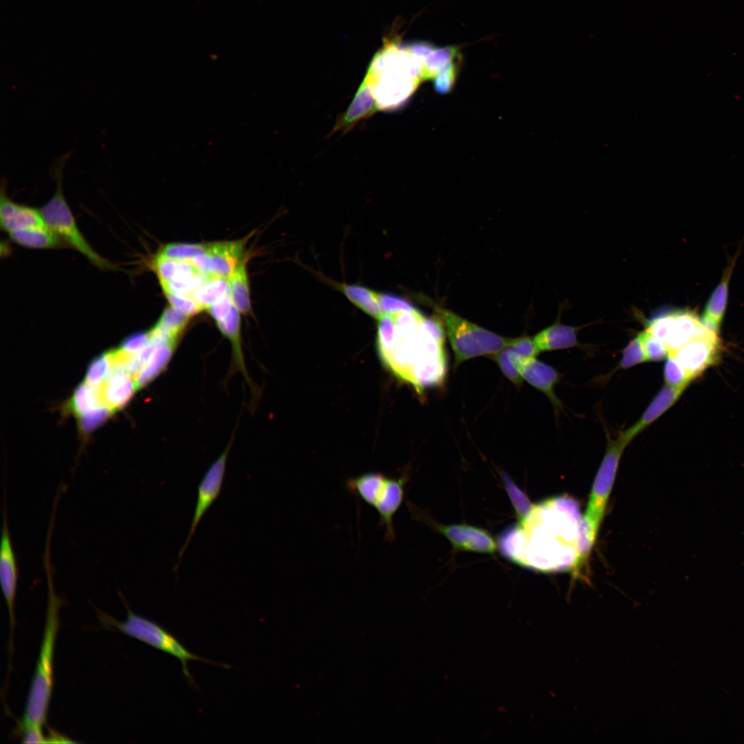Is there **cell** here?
I'll return each instance as SVG.
<instances>
[{"label":"cell","instance_id":"6da1fadb","mask_svg":"<svg viewBox=\"0 0 744 744\" xmlns=\"http://www.w3.org/2000/svg\"><path fill=\"white\" fill-rule=\"evenodd\" d=\"M581 519L578 502L555 497L533 505L516 525L499 539L502 555L535 570L550 572L576 570L577 537Z\"/></svg>","mask_w":744,"mask_h":744},{"label":"cell","instance_id":"7a4b0ae2","mask_svg":"<svg viewBox=\"0 0 744 744\" xmlns=\"http://www.w3.org/2000/svg\"><path fill=\"white\" fill-rule=\"evenodd\" d=\"M417 309L386 313L378 319L377 344L380 358L399 378L417 391L438 386L445 379V339L433 335Z\"/></svg>","mask_w":744,"mask_h":744},{"label":"cell","instance_id":"3957f363","mask_svg":"<svg viewBox=\"0 0 744 744\" xmlns=\"http://www.w3.org/2000/svg\"><path fill=\"white\" fill-rule=\"evenodd\" d=\"M424 59L397 41H386L374 56L364 81L373 93L376 108L394 110L402 106L423 81Z\"/></svg>","mask_w":744,"mask_h":744},{"label":"cell","instance_id":"277c9868","mask_svg":"<svg viewBox=\"0 0 744 744\" xmlns=\"http://www.w3.org/2000/svg\"><path fill=\"white\" fill-rule=\"evenodd\" d=\"M43 564L48 581V606L43 639L30 688L22 727L45 725L53 685V656L59 627V610L63 600L54 590L50 550H46Z\"/></svg>","mask_w":744,"mask_h":744},{"label":"cell","instance_id":"5b68a950","mask_svg":"<svg viewBox=\"0 0 744 744\" xmlns=\"http://www.w3.org/2000/svg\"><path fill=\"white\" fill-rule=\"evenodd\" d=\"M70 151L57 158L50 168L56 189L40 211L47 226L66 245L84 256L101 269H111L114 265L99 254L87 241L79 229L63 192V169L70 157Z\"/></svg>","mask_w":744,"mask_h":744},{"label":"cell","instance_id":"8992f818","mask_svg":"<svg viewBox=\"0 0 744 744\" xmlns=\"http://www.w3.org/2000/svg\"><path fill=\"white\" fill-rule=\"evenodd\" d=\"M407 477H388L380 473H363L345 483L346 489L373 508L379 515V525L384 530V539L395 538L393 518L404 499Z\"/></svg>","mask_w":744,"mask_h":744},{"label":"cell","instance_id":"52a82bcc","mask_svg":"<svg viewBox=\"0 0 744 744\" xmlns=\"http://www.w3.org/2000/svg\"><path fill=\"white\" fill-rule=\"evenodd\" d=\"M99 617L103 623L115 630L142 641L160 651L170 654L178 659L182 666L183 674L189 684L194 688H198L190 674L188 663L190 661H198L204 663L218 665L226 668L230 666L203 658L189 652L172 633L156 623L134 614L127 607V619L118 621L102 612Z\"/></svg>","mask_w":744,"mask_h":744},{"label":"cell","instance_id":"ba28073f","mask_svg":"<svg viewBox=\"0 0 744 744\" xmlns=\"http://www.w3.org/2000/svg\"><path fill=\"white\" fill-rule=\"evenodd\" d=\"M455 355V365L482 355H495L509 346L514 338L497 335L472 323L453 312L437 308Z\"/></svg>","mask_w":744,"mask_h":744},{"label":"cell","instance_id":"9c48e42d","mask_svg":"<svg viewBox=\"0 0 744 744\" xmlns=\"http://www.w3.org/2000/svg\"><path fill=\"white\" fill-rule=\"evenodd\" d=\"M627 445L619 438H608L606 453L595 477L586 512L579 532L583 537L596 540L612 491L621 457Z\"/></svg>","mask_w":744,"mask_h":744},{"label":"cell","instance_id":"30bf717a","mask_svg":"<svg viewBox=\"0 0 744 744\" xmlns=\"http://www.w3.org/2000/svg\"><path fill=\"white\" fill-rule=\"evenodd\" d=\"M646 329L665 346L669 355L694 338L718 335L704 326L695 313L686 309L657 314L648 322Z\"/></svg>","mask_w":744,"mask_h":744},{"label":"cell","instance_id":"8fae6325","mask_svg":"<svg viewBox=\"0 0 744 744\" xmlns=\"http://www.w3.org/2000/svg\"><path fill=\"white\" fill-rule=\"evenodd\" d=\"M230 443L222 454L211 464L198 486L197 500L189 533L178 555L174 568L177 572L181 559L187 548L196 528L206 511L219 496L225 475Z\"/></svg>","mask_w":744,"mask_h":744},{"label":"cell","instance_id":"7c38bea8","mask_svg":"<svg viewBox=\"0 0 744 744\" xmlns=\"http://www.w3.org/2000/svg\"><path fill=\"white\" fill-rule=\"evenodd\" d=\"M245 244L243 239L208 243L206 252L192 262L205 276L229 278L242 259Z\"/></svg>","mask_w":744,"mask_h":744},{"label":"cell","instance_id":"4fadbf2b","mask_svg":"<svg viewBox=\"0 0 744 744\" xmlns=\"http://www.w3.org/2000/svg\"><path fill=\"white\" fill-rule=\"evenodd\" d=\"M17 581V562L10 535L7 510L4 506L0 548V581L10 618V651L12 650V634L15 625L14 603Z\"/></svg>","mask_w":744,"mask_h":744},{"label":"cell","instance_id":"5bb4252c","mask_svg":"<svg viewBox=\"0 0 744 744\" xmlns=\"http://www.w3.org/2000/svg\"><path fill=\"white\" fill-rule=\"evenodd\" d=\"M721 352L719 336L694 338L679 348L673 354L688 376L692 381L706 369L716 363Z\"/></svg>","mask_w":744,"mask_h":744},{"label":"cell","instance_id":"9a60e30c","mask_svg":"<svg viewBox=\"0 0 744 744\" xmlns=\"http://www.w3.org/2000/svg\"><path fill=\"white\" fill-rule=\"evenodd\" d=\"M0 225L8 234L19 230L47 225L40 209L14 201L7 192L3 178L0 191Z\"/></svg>","mask_w":744,"mask_h":744},{"label":"cell","instance_id":"2e32d148","mask_svg":"<svg viewBox=\"0 0 744 744\" xmlns=\"http://www.w3.org/2000/svg\"><path fill=\"white\" fill-rule=\"evenodd\" d=\"M433 525L457 550L493 554L497 549V543L494 539L486 530L479 528L464 524Z\"/></svg>","mask_w":744,"mask_h":744},{"label":"cell","instance_id":"e0dca14e","mask_svg":"<svg viewBox=\"0 0 744 744\" xmlns=\"http://www.w3.org/2000/svg\"><path fill=\"white\" fill-rule=\"evenodd\" d=\"M99 388L103 404L114 411L123 407L138 389L134 378L123 366L117 364H112Z\"/></svg>","mask_w":744,"mask_h":744},{"label":"cell","instance_id":"ac0fdd59","mask_svg":"<svg viewBox=\"0 0 744 744\" xmlns=\"http://www.w3.org/2000/svg\"><path fill=\"white\" fill-rule=\"evenodd\" d=\"M684 390L665 384L654 396L638 421L623 432L619 439L628 445L634 437L669 409Z\"/></svg>","mask_w":744,"mask_h":744},{"label":"cell","instance_id":"d6986e66","mask_svg":"<svg viewBox=\"0 0 744 744\" xmlns=\"http://www.w3.org/2000/svg\"><path fill=\"white\" fill-rule=\"evenodd\" d=\"M519 371L523 380L544 393L557 411L561 409V402L555 393V386L561 378L557 371L533 358L526 360Z\"/></svg>","mask_w":744,"mask_h":744},{"label":"cell","instance_id":"ffe728a7","mask_svg":"<svg viewBox=\"0 0 744 744\" xmlns=\"http://www.w3.org/2000/svg\"><path fill=\"white\" fill-rule=\"evenodd\" d=\"M732 260L725 271L721 280L708 300L701 317V322L709 329L718 333L727 305L728 285L735 265Z\"/></svg>","mask_w":744,"mask_h":744},{"label":"cell","instance_id":"44dd1931","mask_svg":"<svg viewBox=\"0 0 744 744\" xmlns=\"http://www.w3.org/2000/svg\"><path fill=\"white\" fill-rule=\"evenodd\" d=\"M578 330V327L555 322L539 331L533 340L540 351L572 348L579 344Z\"/></svg>","mask_w":744,"mask_h":744},{"label":"cell","instance_id":"7402d4cb","mask_svg":"<svg viewBox=\"0 0 744 744\" xmlns=\"http://www.w3.org/2000/svg\"><path fill=\"white\" fill-rule=\"evenodd\" d=\"M240 312L234 306L230 312L224 318L216 321L220 331L231 342L232 348L233 364L244 375L247 382L252 386L247 373L241 345L240 336Z\"/></svg>","mask_w":744,"mask_h":744},{"label":"cell","instance_id":"603a6c76","mask_svg":"<svg viewBox=\"0 0 744 744\" xmlns=\"http://www.w3.org/2000/svg\"><path fill=\"white\" fill-rule=\"evenodd\" d=\"M376 109L371 90L363 81L347 111L338 122L333 131L340 129L347 131L361 119L372 115Z\"/></svg>","mask_w":744,"mask_h":744},{"label":"cell","instance_id":"cb8c5ba5","mask_svg":"<svg viewBox=\"0 0 744 744\" xmlns=\"http://www.w3.org/2000/svg\"><path fill=\"white\" fill-rule=\"evenodd\" d=\"M177 344L176 341L166 340L158 346L147 362L134 378L138 389L148 384L165 369Z\"/></svg>","mask_w":744,"mask_h":744},{"label":"cell","instance_id":"d4e9b609","mask_svg":"<svg viewBox=\"0 0 744 744\" xmlns=\"http://www.w3.org/2000/svg\"><path fill=\"white\" fill-rule=\"evenodd\" d=\"M8 235L14 242L29 249H45L66 246L47 225L19 230Z\"/></svg>","mask_w":744,"mask_h":744},{"label":"cell","instance_id":"484cf974","mask_svg":"<svg viewBox=\"0 0 744 744\" xmlns=\"http://www.w3.org/2000/svg\"><path fill=\"white\" fill-rule=\"evenodd\" d=\"M247 260V258H242L228 278L232 303L240 313L244 314L251 311Z\"/></svg>","mask_w":744,"mask_h":744},{"label":"cell","instance_id":"4316f807","mask_svg":"<svg viewBox=\"0 0 744 744\" xmlns=\"http://www.w3.org/2000/svg\"><path fill=\"white\" fill-rule=\"evenodd\" d=\"M339 287L347 298L366 314L377 319L384 315L379 302L378 293L356 285L342 284Z\"/></svg>","mask_w":744,"mask_h":744},{"label":"cell","instance_id":"83f0119b","mask_svg":"<svg viewBox=\"0 0 744 744\" xmlns=\"http://www.w3.org/2000/svg\"><path fill=\"white\" fill-rule=\"evenodd\" d=\"M154 267L159 282L175 280L202 273L192 262L169 259L158 254L154 259Z\"/></svg>","mask_w":744,"mask_h":744},{"label":"cell","instance_id":"f1b7e54d","mask_svg":"<svg viewBox=\"0 0 744 744\" xmlns=\"http://www.w3.org/2000/svg\"><path fill=\"white\" fill-rule=\"evenodd\" d=\"M103 404L99 386H92L85 381L76 387L65 408L79 417Z\"/></svg>","mask_w":744,"mask_h":744},{"label":"cell","instance_id":"f546056e","mask_svg":"<svg viewBox=\"0 0 744 744\" xmlns=\"http://www.w3.org/2000/svg\"><path fill=\"white\" fill-rule=\"evenodd\" d=\"M229 294L228 278L208 276L192 294V298L204 310Z\"/></svg>","mask_w":744,"mask_h":744},{"label":"cell","instance_id":"4dcf8cb0","mask_svg":"<svg viewBox=\"0 0 744 744\" xmlns=\"http://www.w3.org/2000/svg\"><path fill=\"white\" fill-rule=\"evenodd\" d=\"M192 317L169 307L164 310L154 327L179 340Z\"/></svg>","mask_w":744,"mask_h":744},{"label":"cell","instance_id":"1f68e13d","mask_svg":"<svg viewBox=\"0 0 744 744\" xmlns=\"http://www.w3.org/2000/svg\"><path fill=\"white\" fill-rule=\"evenodd\" d=\"M459 50L456 46H445L435 48L424 59L422 78V80L435 79L441 68L451 60L459 56Z\"/></svg>","mask_w":744,"mask_h":744},{"label":"cell","instance_id":"d6a6232c","mask_svg":"<svg viewBox=\"0 0 744 744\" xmlns=\"http://www.w3.org/2000/svg\"><path fill=\"white\" fill-rule=\"evenodd\" d=\"M208 243H169L162 247L158 255L169 259L192 262L204 254Z\"/></svg>","mask_w":744,"mask_h":744},{"label":"cell","instance_id":"836d02e7","mask_svg":"<svg viewBox=\"0 0 744 744\" xmlns=\"http://www.w3.org/2000/svg\"><path fill=\"white\" fill-rule=\"evenodd\" d=\"M112 366V350L95 358L88 366L85 382L100 386L108 376Z\"/></svg>","mask_w":744,"mask_h":744},{"label":"cell","instance_id":"e575fe53","mask_svg":"<svg viewBox=\"0 0 744 744\" xmlns=\"http://www.w3.org/2000/svg\"><path fill=\"white\" fill-rule=\"evenodd\" d=\"M502 480L518 517L524 518L533 507L529 498L508 475L503 474Z\"/></svg>","mask_w":744,"mask_h":744},{"label":"cell","instance_id":"d590c367","mask_svg":"<svg viewBox=\"0 0 744 744\" xmlns=\"http://www.w3.org/2000/svg\"><path fill=\"white\" fill-rule=\"evenodd\" d=\"M114 412L103 404L79 416V427L83 434H87L103 424Z\"/></svg>","mask_w":744,"mask_h":744},{"label":"cell","instance_id":"8d00e7d4","mask_svg":"<svg viewBox=\"0 0 744 744\" xmlns=\"http://www.w3.org/2000/svg\"><path fill=\"white\" fill-rule=\"evenodd\" d=\"M665 384L685 389L692 381L674 357L669 355L663 368Z\"/></svg>","mask_w":744,"mask_h":744},{"label":"cell","instance_id":"74e56055","mask_svg":"<svg viewBox=\"0 0 744 744\" xmlns=\"http://www.w3.org/2000/svg\"><path fill=\"white\" fill-rule=\"evenodd\" d=\"M461 55L446 63L434 79V87L440 94L448 92L455 82Z\"/></svg>","mask_w":744,"mask_h":744},{"label":"cell","instance_id":"f35d334b","mask_svg":"<svg viewBox=\"0 0 744 744\" xmlns=\"http://www.w3.org/2000/svg\"><path fill=\"white\" fill-rule=\"evenodd\" d=\"M644 362H647V359L639 333L623 349L619 366L621 369H626Z\"/></svg>","mask_w":744,"mask_h":744},{"label":"cell","instance_id":"ab89813d","mask_svg":"<svg viewBox=\"0 0 744 744\" xmlns=\"http://www.w3.org/2000/svg\"><path fill=\"white\" fill-rule=\"evenodd\" d=\"M647 361L667 359L669 351L665 346L647 329L639 333Z\"/></svg>","mask_w":744,"mask_h":744},{"label":"cell","instance_id":"60d3db41","mask_svg":"<svg viewBox=\"0 0 744 744\" xmlns=\"http://www.w3.org/2000/svg\"><path fill=\"white\" fill-rule=\"evenodd\" d=\"M502 373L513 384L519 386L522 382L520 372L510 360L506 349L493 356Z\"/></svg>","mask_w":744,"mask_h":744},{"label":"cell","instance_id":"b9f144b4","mask_svg":"<svg viewBox=\"0 0 744 744\" xmlns=\"http://www.w3.org/2000/svg\"><path fill=\"white\" fill-rule=\"evenodd\" d=\"M378 298L384 314L415 309L407 300L393 294L378 293Z\"/></svg>","mask_w":744,"mask_h":744},{"label":"cell","instance_id":"7bdbcfd3","mask_svg":"<svg viewBox=\"0 0 744 744\" xmlns=\"http://www.w3.org/2000/svg\"><path fill=\"white\" fill-rule=\"evenodd\" d=\"M170 307L176 310L192 317L203 311L196 301L189 296H183L174 293H165Z\"/></svg>","mask_w":744,"mask_h":744},{"label":"cell","instance_id":"ee69618b","mask_svg":"<svg viewBox=\"0 0 744 744\" xmlns=\"http://www.w3.org/2000/svg\"><path fill=\"white\" fill-rule=\"evenodd\" d=\"M150 339L149 331L136 332L126 337L118 349L127 355L136 354L149 343Z\"/></svg>","mask_w":744,"mask_h":744},{"label":"cell","instance_id":"f6af8a7d","mask_svg":"<svg viewBox=\"0 0 744 744\" xmlns=\"http://www.w3.org/2000/svg\"><path fill=\"white\" fill-rule=\"evenodd\" d=\"M233 307L234 304L229 294L223 299L209 306L207 309V310L211 317L216 322L227 316L230 312Z\"/></svg>","mask_w":744,"mask_h":744},{"label":"cell","instance_id":"bcb514c9","mask_svg":"<svg viewBox=\"0 0 744 744\" xmlns=\"http://www.w3.org/2000/svg\"><path fill=\"white\" fill-rule=\"evenodd\" d=\"M22 742L24 743H48V738L39 726L30 725L23 728Z\"/></svg>","mask_w":744,"mask_h":744},{"label":"cell","instance_id":"7dc6e473","mask_svg":"<svg viewBox=\"0 0 744 744\" xmlns=\"http://www.w3.org/2000/svg\"><path fill=\"white\" fill-rule=\"evenodd\" d=\"M409 50L418 57L424 59L436 47L426 41H417L406 45Z\"/></svg>","mask_w":744,"mask_h":744}]
</instances>
